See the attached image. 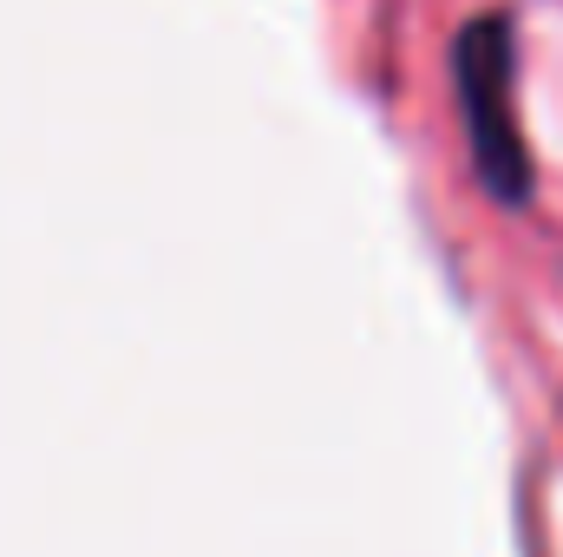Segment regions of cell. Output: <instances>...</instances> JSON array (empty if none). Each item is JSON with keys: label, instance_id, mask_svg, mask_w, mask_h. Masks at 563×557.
I'll return each mask as SVG.
<instances>
[{"label": "cell", "instance_id": "cell-1", "mask_svg": "<svg viewBox=\"0 0 563 557\" xmlns=\"http://www.w3.org/2000/svg\"><path fill=\"white\" fill-rule=\"evenodd\" d=\"M511 73H518L511 13H498V7L472 13L452 40V79H459V106H465V132H472V164H478V184L518 210L531 197V151L518 139Z\"/></svg>", "mask_w": 563, "mask_h": 557}]
</instances>
